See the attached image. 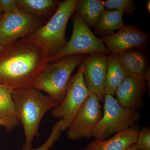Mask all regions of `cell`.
Masks as SVG:
<instances>
[{
  "label": "cell",
  "instance_id": "21",
  "mask_svg": "<svg viewBox=\"0 0 150 150\" xmlns=\"http://www.w3.org/2000/svg\"><path fill=\"white\" fill-rule=\"evenodd\" d=\"M62 124V121L59 120L53 127L51 134L46 142L39 147L32 149L31 150H50L61 136Z\"/></svg>",
  "mask_w": 150,
  "mask_h": 150
},
{
  "label": "cell",
  "instance_id": "9",
  "mask_svg": "<svg viewBox=\"0 0 150 150\" xmlns=\"http://www.w3.org/2000/svg\"><path fill=\"white\" fill-rule=\"evenodd\" d=\"M102 116L99 100L90 93L67 129V138L77 141L93 137L95 128Z\"/></svg>",
  "mask_w": 150,
  "mask_h": 150
},
{
  "label": "cell",
  "instance_id": "20",
  "mask_svg": "<svg viewBox=\"0 0 150 150\" xmlns=\"http://www.w3.org/2000/svg\"><path fill=\"white\" fill-rule=\"evenodd\" d=\"M105 8L107 11H120L127 15L131 16L138 9L133 0H106L103 1Z\"/></svg>",
  "mask_w": 150,
  "mask_h": 150
},
{
  "label": "cell",
  "instance_id": "16",
  "mask_svg": "<svg viewBox=\"0 0 150 150\" xmlns=\"http://www.w3.org/2000/svg\"><path fill=\"white\" fill-rule=\"evenodd\" d=\"M126 71L116 56H108L107 73L104 87V95L113 96L118 87L128 77Z\"/></svg>",
  "mask_w": 150,
  "mask_h": 150
},
{
  "label": "cell",
  "instance_id": "14",
  "mask_svg": "<svg viewBox=\"0 0 150 150\" xmlns=\"http://www.w3.org/2000/svg\"><path fill=\"white\" fill-rule=\"evenodd\" d=\"M139 131V126L134 124L109 139L93 141L83 150H125L136 144Z\"/></svg>",
  "mask_w": 150,
  "mask_h": 150
},
{
  "label": "cell",
  "instance_id": "8",
  "mask_svg": "<svg viewBox=\"0 0 150 150\" xmlns=\"http://www.w3.org/2000/svg\"><path fill=\"white\" fill-rule=\"evenodd\" d=\"M46 23L36 17L16 9L0 18V45L8 46L35 32Z\"/></svg>",
  "mask_w": 150,
  "mask_h": 150
},
{
  "label": "cell",
  "instance_id": "19",
  "mask_svg": "<svg viewBox=\"0 0 150 150\" xmlns=\"http://www.w3.org/2000/svg\"><path fill=\"white\" fill-rule=\"evenodd\" d=\"M11 92V90L0 85V118L9 120L16 127L20 122L14 108Z\"/></svg>",
  "mask_w": 150,
  "mask_h": 150
},
{
  "label": "cell",
  "instance_id": "6",
  "mask_svg": "<svg viewBox=\"0 0 150 150\" xmlns=\"http://www.w3.org/2000/svg\"><path fill=\"white\" fill-rule=\"evenodd\" d=\"M103 100V114L94 131L96 140H106L110 135L133 126L139 118L136 110L122 107L112 96L105 95Z\"/></svg>",
  "mask_w": 150,
  "mask_h": 150
},
{
  "label": "cell",
  "instance_id": "25",
  "mask_svg": "<svg viewBox=\"0 0 150 150\" xmlns=\"http://www.w3.org/2000/svg\"><path fill=\"white\" fill-rule=\"evenodd\" d=\"M125 150H137L135 146V144L131 145Z\"/></svg>",
  "mask_w": 150,
  "mask_h": 150
},
{
  "label": "cell",
  "instance_id": "18",
  "mask_svg": "<svg viewBox=\"0 0 150 150\" xmlns=\"http://www.w3.org/2000/svg\"><path fill=\"white\" fill-rule=\"evenodd\" d=\"M123 15L120 11L105 10L94 27L95 31L98 35L103 36L119 30L125 25Z\"/></svg>",
  "mask_w": 150,
  "mask_h": 150
},
{
  "label": "cell",
  "instance_id": "10",
  "mask_svg": "<svg viewBox=\"0 0 150 150\" xmlns=\"http://www.w3.org/2000/svg\"><path fill=\"white\" fill-rule=\"evenodd\" d=\"M118 32L103 36L100 40L109 53L116 55L136 49H144L149 43L150 34L132 25H124Z\"/></svg>",
  "mask_w": 150,
  "mask_h": 150
},
{
  "label": "cell",
  "instance_id": "11",
  "mask_svg": "<svg viewBox=\"0 0 150 150\" xmlns=\"http://www.w3.org/2000/svg\"><path fill=\"white\" fill-rule=\"evenodd\" d=\"M108 58V56L105 54H91L83 62L86 87L90 93L96 96L99 101L104 100Z\"/></svg>",
  "mask_w": 150,
  "mask_h": 150
},
{
  "label": "cell",
  "instance_id": "2",
  "mask_svg": "<svg viewBox=\"0 0 150 150\" xmlns=\"http://www.w3.org/2000/svg\"><path fill=\"white\" fill-rule=\"evenodd\" d=\"M11 95L17 116L24 129L25 141L22 150H31L33 140L38 135L40 121L58 104L34 88L12 90Z\"/></svg>",
  "mask_w": 150,
  "mask_h": 150
},
{
  "label": "cell",
  "instance_id": "12",
  "mask_svg": "<svg viewBox=\"0 0 150 150\" xmlns=\"http://www.w3.org/2000/svg\"><path fill=\"white\" fill-rule=\"evenodd\" d=\"M129 77L146 81L148 56L142 48L131 49L115 55Z\"/></svg>",
  "mask_w": 150,
  "mask_h": 150
},
{
  "label": "cell",
  "instance_id": "26",
  "mask_svg": "<svg viewBox=\"0 0 150 150\" xmlns=\"http://www.w3.org/2000/svg\"><path fill=\"white\" fill-rule=\"evenodd\" d=\"M146 7L147 11L148 13L150 14V0L148 1L147 2L146 4Z\"/></svg>",
  "mask_w": 150,
  "mask_h": 150
},
{
  "label": "cell",
  "instance_id": "7",
  "mask_svg": "<svg viewBox=\"0 0 150 150\" xmlns=\"http://www.w3.org/2000/svg\"><path fill=\"white\" fill-rule=\"evenodd\" d=\"M84 66H79L77 71L70 78L64 99L60 104L52 109L54 118L62 120L61 131H66L78 111L90 94L84 82Z\"/></svg>",
  "mask_w": 150,
  "mask_h": 150
},
{
  "label": "cell",
  "instance_id": "13",
  "mask_svg": "<svg viewBox=\"0 0 150 150\" xmlns=\"http://www.w3.org/2000/svg\"><path fill=\"white\" fill-rule=\"evenodd\" d=\"M148 87L147 81L128 77L115 92L116 100L122 107L136 110L140 106Z\"/></svg>",
  "mask_w": 150,
  "mask_h": 150
},
{
  "label": "cell",
  "instance_id": "17",
  "mask_svg": "<svg viewBox=\"0 0 150 150\" xmlns=\"http://www.w3.org/2000/svg\"><path fill=\"white\" fill-rule=\"evenodd\" d=\"M105 11L103 1L101 0H77L75 9L90 28H94Z\"/></svg>",
  "mask_w": 150,
  "mask_h": 150
},
{
  "label": "cell",
  "instance_id": "24",
  "mask_svg": "<svg viewBox=\"0 0 150 150\" xmlns=\"http://www.w3.org/2000/svg\"><path fill=\"white\" fill-rule=\"evenodd\" d=\"M0 126L4 127L7 132H10L16 127L11 121L4 118H0Z\"/></svg>",
  "mask_w": 150,
  "mask_h": 150
},
{
  "label": "cell",
  "instance_id": "27",
  "mask_svg": "<svg viewBox=\"0 0 150 150\" xmlns=\"http://www.w3.org/2000/svg\"><path fill=\"white\" fill-rule=\"evenodd\" d=\"M5 46H1V45H0V53L2 51L3 49L4 48Z\"/></svg>",
  "mask_w": 150,
  "mask_h": 150
},
{
  "label": "cell",
  "instance_id": "23",
  "mask_svg": "<svg viewBox=\"0 0 150 150\" xmlns=\"http://www.w3.org/2000/svg\"><path fill=\"white\" fill-rule=\"evenodd\" d=\"M17 8L16 0H0V16Z\"/></svg>",
  "mask_w": 150,
  "mask_h": 150
},
{
  "label": "cell",
  "instance_id": "15",
  "mask_svg": "<svg viewBox=\"0 0 150 150\" xmlns=\"http://www.w3.org/2000/svg\"><path fill=\"white\" fill-rule=\"evenodd\" d=\"M59 2L55 0H16L19 10L36 17L46 23L56 12Z\"/></svg>",
  "mask_w": 150,
  "mask_h": 150
},
{
  "label": "cell",
  "instance_id": "5",
  "mask_svg": "<svg viewBox=\"0 0 150 150\" xmlns=\"http://www.w3.org/2000/svg\"><path fill=\"white\" fill-rule=\"evenodd\" d=\"M71 17L73 28L70 40L60 53L49 59L48 63L58 62L74 55L110 54L100 39L92 32L90 28L75 11Z\"/></svg>",
  "mask_w": 150,
  "mask_h": 150
},
{
  "label": "cell",
  "instance_id": "3",
  "mask_svg": "<svg viewBox=\"0 0 150 150\" xmlns=\"http://www.w3.org/2000/svg\"><path fill=\"white\" fill-rule=\"evenodd\" d=\"M77 1L59 2V7L52 17L35 32L25 38L39 47L49 59L60 53L67 44V25L75 11Z\"/></svg>",
  "mask_w": 150,
  "mask_h": 150
},
{
  "label": "cell",
  "instance_id": "4",
  "mask_svg": "<svg viewBox=\"0 0 150 150\" xmlns=\"http://www.w3.org/2000/svg\"><path fill=\"white\" fill-rule=\"evenodd\" d=\"M86 57V55H74L48 63L38 77L33 88L45 92L58 105L64 97L73 71Z\"/></svg>",
  "mask_w": 150,
  "mask_h": 150
},
{
  "label": "cell",
  "instance_id": "22",
  "mask_svg": "<svg viewBox=\"0 0 150 150\" xmlns=\"http://www.w3.org/2000/svg\"><path fill=\"white\" fill-rule=\"evenodd\" d=\"M135 145L137 150H150V128L149 126H144L139 130Z\"/></svg>",
  "mask_w": 150,
  "mask_h": 150
},
{
  "label": "cell",
  "instance_id": "1",
  "mask_svg": "<svg viewBox=\"0 0 150 150\" xmlns=\"http://www.w3.org/2000/svg\"><path fill=\"white\" fill-rule=\"evenodd\" d=\"M49 60L25 38L5 46L0 53V85L12 91L33 88Z\"/></svg>",
  "mask_w": 150,
  "mask_h": 150
},
{
  "label": "cell",
  "instance_id": "28",
  "mask_svg": "<svg viewBox=\"0 0 150 150\" xmlns=\"http://www.w3.org/2000/svg\"><path fill=\"white\" fill-rule=\"evenodd\" d=\"M2 16V15L1 16H0V18H1V17Z\"/></svg>",
  "mask_w": 150,
  "mask_h": 150
}]
</instances>
